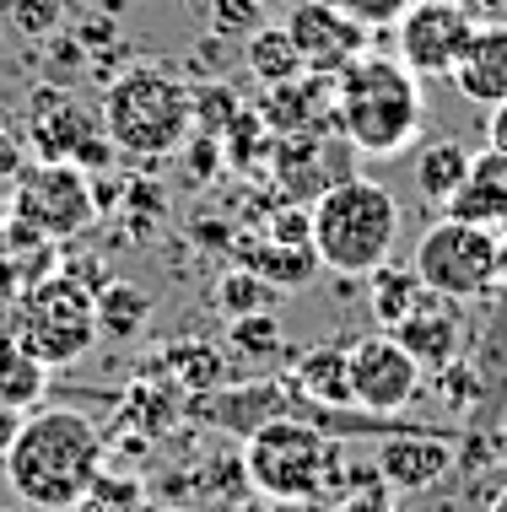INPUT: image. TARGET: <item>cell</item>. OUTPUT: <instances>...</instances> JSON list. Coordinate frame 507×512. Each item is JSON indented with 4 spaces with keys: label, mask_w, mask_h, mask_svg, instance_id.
Listing matches in <instances>:
<instances>
[{
    "label": "cell",
    "mask_w": 507,
    "mask_h": 512,
    "mask_svg": "<svg viewBox=\"0 0 507 512\" xmlns=\"http://www.w3.org/2000/svg\"><path fill=\"white\" fill-rule=\"evenodd\" d=\"M103 453L108 448H103L98 426L81 410H54V405L44 410L38 405V415L22 421V432L11 442V453L0 459V469H6L11 491H17L27 507L65 512L87 496L92 480H98Z\"/></svg>",
    "instance_id": "cell-1"
},
{
    "label": "cell",
    "mask_w": 507,
    "mask_h": 512,
    "mask_svg": "<svg viewBox=\"0 0 507 512\" xmlns=\"http://www.w3.org/2000/svg\"><path fill=\"white\" fill-rule=\"evenodd\" d=\"M335 130L362 157H400L421 141V76L400 54H356L335 76Z\"/></svg>",
    "instance_id": "cell-2"
},
{
    "label": "cell",
    "mask_w": 507,
    "mask_h": 512,
    "mask_svg": "<svg viewBox=\"0 0 507 512\" xmlns=\"http://www.w3.org/2000/svg\"><path fill=\"white\" fill-rule=\"evenodd\" d=\"M98 114L125 157H173L195 130V92L168 60H152L108 81Z\"/></svg>",
    "instance_id": "cell-3"
},
{
    "label": "cell",
    "mask_w": 507,
    "mask_h": 512,
    "mask_svg": "<svg viewBox=\"0 0 507 512\" xmlns=\"http://www.w3.org/2000/svg\"><path fill=\"white\" fill-rule=\"evenodd\" d=\"M313 248L319 265L335 275H373L394 254L400 238V200L373 178H340L319 200H313Z\"/></svg>",
    "instance_id": "cell-4"
},
{
    "label": "cell",
    "mask_w": 507,
    "mask_h": 512,
    "mask_svg": "<svg viewBox=\"0 0 507 512\" xmlns=\"http://www.w3.org/2000/svg\"><path fill=\"white\" fill-rule=\"evenodd\" d=\"M243 469L270 502H313L346 491V442L324 437L303 415H281L243 442Z\"/></svg>",
    "instance_id": "cell-5"
},
{
    "label": "cell",
    "mask_w": 507,
    "mask_h": 512,
    "mask_svg": "<svg viewBox=\"0 0 507 512\" xmlns=\"http://www.w3.org/2000/svg\"><path fill=\"white\" fill-rule=\"evenodd\" d=\"M0 324L44 367H65L98 340V292H92V281H76L71 270H54L33 292L6 302Z\"/></svg>",
    "instance_id": "cell-6"
},
{
    "label": "cell",
    "mask_w": 507,
    "mask_h": 512,
    "mask_svg": "<svg viewBox=\"0 0 507 512\" xmlns=\"http://www.w3.org/2000/svg\"><path fill=\"white\" fill-rule=\"evenodd\" d=\"M410 265H416V275L437 297H454V302L486 297L491 286L502 281V232L497 227H475V221L437 216L416 238Z\"/></svg>",
    "instance_id": "cell-7"
},
{
    "label": "cell",
    "mask_w": 507,
    "mask_h": 512,
    "mask_svg": "<svg viewBox=\"0 0 507 512\" xmlns=\"http://www.w3.org/2000/svg\"><path fill=\"white\" fill-rule=\"evenodd\" d=\"M6 216L38 227L54 243L76 238V232H87L92 216H98V205H92V173H81L76 162H38V168H22L17 184H11V211Z\"/></svg>",
    "instance_id": "cell-8"
},
{
    "label": "cell",
    "mask_w": 507,
    "mask_h": 512,
    "mask_svg": "<svg viewBox=\"0 0 507 512\" xmlns=\"http://www.w3.org/2000/svg\"><path fill=\"white\" fill-rule=\"evenodd\" d=\"M475 27H481V17L464 0H410L394 22V54L416 76H454Z\"/></svg>",
    "instance_id": "cell-9"
},
{
    "label": "cell",
    "mask_w": 507,
    "mask_h": 512,
    "mask_svg": "<svg viewBox=\"0 0 507 512\" xmlns=\"http://www.w3.org/2000/svg\"><path fill=\"white\" fill-rule=\"evenodd\" d=\"M416 394H421V367L389 329L362 335L351 345V399H356V410L400 415Z\"/></svg>",
    "instance_id": "cell-10"
},
{
    "label": "cell",
    "mask_w": 507,
    "mask_h": 512,
    "mask_svg": "<svg viewBox=\"0 0 507 512\" xmlns=\"http://www.w3.org/2000/svg\"><path fill=\"white\" fill-rule=\"evenodd\" d=\"M22 130H27V146L38 151V162H76V151L103 130V114H92L65 81H44L27 98Z\"/></svg>",
    "instance_id": "cell-11"
},
{
    "label": "cell",
    "mask_w": 507,
    "mask_h": 512,
    "mask_svg": "<svg viewBox=\"0 0 507 512\" xmlns=\"http://www.w3.org/2000/svg\"><path fill=\"white\" fill-rule=\"evenodd\" d=\"M189 415L216 432L249 442L259 426L292 415V389L286 378H254V383H222V389H205V394H189Z\"/></svg>",
    "instance_id": "cell-12"
},
{
    "label": "cell",
    "mask_w": 507,
    "mask_h": 512,
    "mask_svg": "<svg viewBox=\"0 0 507 512\" xmlns=\"http://www.w3.org/2000/svg\"><path fill=\"white\" fill-rule=\"evenodd\" d=\"M286 33L303 54V71L319 76H340L356 54H367V27L330 0H297L292 17H286Z\"/></svg>",
    "instance_id": "cell-13"
},
{
    "label": "cell",
    "mask_w": 507,
    "mask_h": 512,
    "mask_svg": "<svg viewBox=\"0 0 507 512\" xmlns=\"http://www.w3.org/2000/svg\"><path fill=\"white\" fill-rule=\"evenodd\" d=\"M351 157H362L340 130H308V135H276V178L286 200L313 195L319 200L330 184L351 178Z\"/></svg>",
    "instance_id": "cell-14"
},
{
    "label": "cell",
    "mask_w": 507,
    "mask_h": 512,
    "mask_svg": "<svg viewBox=\"0 0 507 512\" xmlns=\"http://www.w3.org/2000/svg\"><path fill=\"white\" fill-rule=\"evenodd\" d=\"M454 459H459L454 442H448V437H427L421 426H400V432H389L373 448V464H378L383 486L400 491V496L432 491L437 480L454 469Z\"/></svg>",
    "instance_id": "cell-15"
},
{
    "label": "cell",
    "mask_w": 507,
    "mask_h": 512,
    "mask_svg": "<svg viewBox=\"0 0 507 512\" xmlns=\"http://www.w3.org/2000/svg\"><path fill=\"white\" fill-rule=\"evenodd\" d=\"M259 119L270 124V135H308V130H335V76L303 71L292 81L265 87Z\"/></svg>",
    "instance_id": "cell-16"
},
{
    "label": "cell",
    "mask_w": 507,
    "mask_h": 512,
    "mask_svg": "<svg viewBox=\"0 0 507 512\" xmlns=\"http://www.w3.org/2000/svg\"><path fill=\"white\" fill-rule=\"evenodd\" d=\"M389 335L416 356L421 372H443V367H454L464 356V329H459L454 297H437V292H432L427 308H416L405 324H394Z\"/></svg>",
    "instance_id": "cell-17"
},
{
    "label": "cell",
    "mask_w": 507,
    "mask_h": 512,
    "mask_svg": "<svg viewBox=\"0 0 507 512\" xmlns=\"http://www.w3.org/2000/svg\"><path fill=\"white\" fill-rule=\"evenodd\" d=\"M459 87L464 103L475 108H497L507 103V22H481L470 38V49L459 54L454 76H448Z\"/></svg>",
    "instance_id": "cell-18"
},
{
    "label": "cell",
    "mask_w": 507,
    "mask_h": 512,
    "mask_svg": "<svg viewBox=\"0 0 507 512\" xmlns=\"http://www.w3.org/2000/svg\"><path fill=\"white\" fill-rule=\"evenodd\" d=\"M54 259H60V243L44 238L38 227L6 216L0 221V308L17 302L22 292H33L44 275H54Z\"/></svg>",
    "instance_id": "cell-19"
},
{
    "label": "cell",
    "mask_w": 507,
    "mask_h": 512,
    "mask_svg": "<svg viewBox=\"0 0 507 512\" xmlns=\"http://www.w3.org/2000/svg\"><path fill=\"white\" fill-rule=\"evenodd\" d=\"M470 378H475V410L470 421L491 432L497 426V415L507 410V286H502V302H497V318L481 329V340H475L470 351Z\"/></svg>",
    "instance_id": "cell-20"
},
{
    "label": "cell",
    "mask_w": 507,
    "mask_h": 512,
    "mask_svg": "<svg viewBox=\"0 0 507 512\" xmlns=\"http://www.w3.org/2000/svg\"><path fill=\"white\" fill-rule=\"evenodd\" d=\"M443 216L475 221V227H502L507 221V151H497V146L475 151L464 184L443 200Z\"/></svg>",
    "instance_id": "cell-21"
},
{
    "label": "cell",
    "mask_w": 507,
    "mask_h": 512,
    "mask_svg": "<svg viewBox=\"0 0 507 512\" xmlns=\"http://www.w3.org/2000/svg\"><path fill=\"white\" fill-rule=\"evenodd\" d=\"M286 389L308 405L340 410L356 405L351 399V345H308L292 367H286Z\"/></svg>",
    "instance_id": "cell-22"
},
{
    "label": "cell",
    "mask_w": 507,
    "mask_h": 512,
    "mask_svg": "<svg viewBox=\"0 0 507 512\" xmlns=\"http://www.w3.org/2000/svg\"><path fill=\"white\" fill-rule=\"evenodd\" d=\"M367 302H373V318H378V324L394 329V324H405L416 308H427V302H432V286L416 275V265H389V259H383V265L367 275Z\"/></svg>",
    "instance_id": "cell-23"
},
{
    "label": "cell",
    "mask_w": 507,
    "mask_h": 512,
    "mask_svg": "<svg viewBox=\"0 0 507 512\" xmlns=\"http://www.w3.org/2000/svg\"><path fill=\"white\" fill-rule=\"evenodd\" d=\"M49 389V367L38 362L33 351H22L17 335L0 324V405L11 410H33Z\"/></svg>",
    "instance_id": "cell-24"
},
{
    "label": "cell",
    "mask_w": 507,
    "mask_h": 512,
    "mask_svg": "<svg viewBox=\"0 0 507 512\" xmlns=\"http://www.w3.org/2000/svg\"><path fill=\"white\" fill-rule=\"evenodd\" d=\"M249 265H254V275H265L276 292H297V286L313 281V270H324L313 243H281V238H259Z\"/></svg>",
    "instance_id": "cell-25"
},
{
    "label": "cell",
    "mask_w": 507,
    "mask_h": 512,
    "mask_svg": "<svg viewBox=\"0 0 507 512\" xmlns=\"http://www.w3.org/2000/svg\"><path fill=\"white\" fill-rule=\"evenodd\" d=\"M243 60H249V71H254L259 87H276V81L303 76V54H297L286 22L281 27H254V33L243 38Z\"/></svg>",
    "instance_id": "cell-26"
},
{
    "label": "cell",
    "mask_w": 507,
    "mask_h": 512,
    "mask_svg": "<svg viewBox=\"0 0 507 512\" xmlns=\"http://www.w3.org/2000/svg\"><path fill=\"white\" fill-rule=\"evenodd\" d=\"M152 318V297L141 292V286H130V281H108L98 286V335L108 340H130V335H141V324Z\"/></svg>",
    "instance_id": "cell-27"
},
{
    "label": "cell",
    "mask_w": 507,
    "mask_h": 512,
    "mask_svg": "<svg viewBox=\"0 0 507 512\" xmlns=\"http://www.w3.org/2000/svg\"><path fill=\"white\" fill-rule=\"evenodd\" d=\"M470 157H475V151L464 146V141H427V146H421V162H416L421 195L443 205V200L464 184V173H470Z\"/></svg>",
    "instance_id": "cell-28"
},
{
    "label": "cell",
    "mask_w": 507,
    "mask_h": 512,
    "mask_svg": "<svg viewBox=\"0 0 507 512\" xmlns=\"http://www.w3.org/2000/svg\"><path fill=\"white\" fill-rule=\"evenodd\" d=\"M168 372L178 378V389H184V394H205V389H222V383H227V356L211 351V345L184 340V345H173V351H168Z\"/></svg>",
    "instance_id": "cell-29"
},
{
    "label": "cell",
    "mask_w": 507,
    "mask_h": 512,
    "mask_svg": "<svg viewBox=\"0 0 507 512\" xmlns=\"http://www.w3.org/2000/svg\"><path fill=\"white\" fill-rule=\"evenodd\" d=\"M146 502V486L135 475H114V469H98V480L87 486V496H81V512H141Z\"/></svg>",
    "instance_id": "cell-30"
},
{
    "label": "cell",
    "mask_w": 507,
    "mask_h": 512,
    "mask_svg": "<svg viewBox=\"0 0 507 512\" xmlns=\"http://www.w3.org/2000/svg\"><path fill=\"white\" fill-rule=\"evenodd\" d=\"M270 302H276V286L265 281V275L254 270H232L222 286H216V308L227 318H243V313H265Z\"/></svg>",
    "instance_id": "cell-31"
},
{
    "label": "cell",
    "mask_w": 507,
    "mask_h": 512,
    "mask_svg": "<svg viewBox=\"0 0 507 512\" xmlns=\"http://www.w3.org/2000/svg\"><path fill=\"white\" fill-rule=\"evenodd\" d=\"M6 22L17 27L22 38L49 44V38H60V27H65V0H11Z\"/></svg>",
    "instance_id": "cell-32"
},
{
    "label": "cell",
    "mask_w": 507,
    "mask_h": 512,
    "mask_svg": "<svg viewBox=\"0 0 507 512\" xmlns=\"http://www.w3.org/2000/svg\"><path fill=\"white\" fill-rule=\"evenodd\" d=\"M227 345L232 351H243V356H276L281 351V324L270 313H243V318H232L227 324Z\"/></svg>",
    "instance_id": "cell-33"
},
{
    "label": "cell",
    "mask_w": 507,
    "mask_h": 512,
    "mask_svg": "<svg viewBox=\"0 0 507 512\" xmlns=\"http://www.w3.org/2000/svg\"><path fill=\"white\" fill-rule=\"evenodd\" d=\"M189 92H195V130H200V135H216V141H222V130L243 114L238 92L222 87V81H211V87H189Z\"/></svg>",
    "instance_id": "cell-34"
},
{
    "label": "cell",
    "mask_w": 507,
    "mask_h": 512,
    "mask_svg": "<svg viewBox=\"0 0 507 512\" xmlns=\"http://www.w3.org/2000/svg\"><path fill=\"white\" fill-rule=\"evenodd\" d=\"M27 130H22V119L6 108V98H0V189H11L17 184V173L27 168Z\"/></svg>",
    "instance_id": "cell-35"
},
{
    "label": "cell",
    "mask_w": 507,
    "mask_h": 512,
    "mask_svg": "<svg viewBox=\"0 0 507 512\" xmlns=\"http://www.w3.org/2000/svg\"><path fill=\"white\" fill-rule=\"evenodd\" d=\"M211 27L222 38H249L265 27V0H211Z\"/></svg>",
    "instance_id": "cell-36"
},
{
    "label": "cell",
    "mask_w": 507,
    "mask_h": 512,
    "mask_svg": "<svg viewBox=\"0 0 507 512\" xmlns=\"http://www.w3.org/2000/svg\"><path fill=\"white\" fill-rule=\"evenodd\" d=\"M162 216H168V195H162L152 178H141V184H125V221H130L135 232H141V238L157 227Z\"/></svg>",
    "instance_id": "cell-37"
},
{
    "label": "cell",
    "mask_w": 507,
    "mask_h": 512,
    "mask_svg": "<svg viewBox=\"0 0 507 512\" xmlns=\"http://www.w3.org/2000/svg\"><path fill=\"white\" fill-rule=\"evenodd\" d=\"M330 6H340L362 27H378V22H400V11L410 6V0H330Z\"/></svg>",
    "instance_id": "cell-38"
},
{
    "label": "cell",
    "mask_w": 507,
    "mask_h": 512,
    "mask_svg": "<svg viewBox=\"0 0 507 512\" xmlns=\"http://www.w3.org/2000/svg\"><path fill=\"white\" fill-rule=\"evenodd\" d=\"M389 486H367V491H351L346 502H340L335 512H394V502L389 496H383Z\"/></svg>",
    "instance_id": "cell-39"
},
{
    "label": "cell",
    "mask_w": 507,
    "mask_h": 512,
    "mask_svg": "<svg viewBox=\"0 0 507 512\" xmlns=\"http://www.w3.org/2000/svg\"><path fill=\"white\" fill-rule=\"evenodd\" d=\"M76 38H81V49H103V44H114V22H108V11H103V17H87V22H81L76 27Z\"/></svg>",
    "instance_id": "cell-40"
},
{
    "label": "cell",
    "mask_w": 507,
    "mask_h": 512,
    "mask_svg": "<svg viewBox=\"0 0 507 512\" xmlns=\"http://www.w3.org/2000/svg\"><path fill=\"white\" fill-rule=\"evenodd\" d=\"M22 421H27V410H11V405H0V459L11 453V442H17Z\"/></svg>",
    "instance_id": "cell-41"
},
{
    "label": "cell",
    "mask_w": 507,
    "mask_h": 512,
    "mask_svg": "<svg viewBox=\"0 0 507 512\" xmlns=\"http://www.w3.org/2000/svg\"><path fill=\"white\" fill-rule=\"evenodd\" d=\"M486 146L507 151V103H497V108H491V119H486Z\"/></svg>",
    "instance_id": "cell-42"
},
{
    "label": "cell",
    "mask_w": 507,
    "mask_h": 512,
    "mask_svg": "<svg viewBox=\"0 0 507 512\" xmlns=\"http://www.w3.org/2000/svg\"><path fill=\"white\" fill-rule=\"evenodd\" d=\"M232 512H276V502L259 496V491H249V496H238V507H232Z\"/></svg>",
    "instance_id": "cell-43"
},
{
    "label": "cell",
    "mask_w": 507,
    "mask_h": 512,
    "mask_svg": "<svg viewBox=\"0 0 507 512\" xmlns=\"http://www.w3.org/2000/svg\"><path fill=\"white\" fill-rule=\"evenodd\" d=\"M486 512H507V486H502L497 496H491V507H486Z\"/></svg>",
    "instance_id": "cell-44"
},
{
    "label": "cell",
    "mask_w": 507,
    "mask_h": 512,
    "mask_svg": "<svg viewBox=\"0 0 507 512\" xmlns=\"http://www.w3.org/2000/svg\"><path fill=\"white\" fill-rule=\"evenodd\" d=\"M497 232H502V243H507V221H502V227H497Z\"/></svg>",
    "instance_id": "cell-45"
},
{
    "label": "cell",
    "mask_w": 507,
    "mask_h": 512,
    "mask_svg": "<svg viewBox=\"0 0 507 512\" xmlns=\"http://www.w3.org/2000/svg\"><path fill=\"white\" fill-rule=\"evenodd\" d=\"M0 11H11V0H0Z\"/></svg>",
    "instance_id": "cell-46"
}]
</instances>
